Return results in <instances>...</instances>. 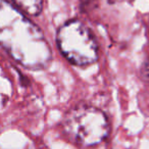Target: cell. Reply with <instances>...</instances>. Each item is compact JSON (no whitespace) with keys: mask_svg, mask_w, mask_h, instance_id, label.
Returning <instances> with one entry per match:
<instances>
[{"mask_svg":"<svg viewBox=\"0 0 149 149\" xmlns=\"http://www.w3.org/2000/svg\"><path fill=\"white\" fill-rule=\"evenodd\" d=\"M141 78L149 83V59L146 60L141 66Z\"/></svg>","mask_w":149,"mask_h":149,"instance_id":"5","label":"cell"},{"mask_svg":"<svg viewBox=\"0 0 149 149\" xmlns=\"http://www.w3.org/2000/svg\"><path fill=\"white\" fill-rule=\"evenodd\" d=\"M63 129L70 140L81 146L99 144L109 131L107 118L101 110L88 105L72 108L66 113Z\"/></svg>","mask_w":149,"mask_h":149,"instance_id":"2","label":"cell"},{"mask_svg":"<svg viewBox=\"0 0 149 149\" xmlns=\"http://www.w3.org/2000/svg\"><path fill=\"white\" fill-rule=\"evenodd\" d=\"M61 53L76 65H89L97 60L98 48L91 31L80 21H70L57 32Z\"/></svg>","mask_w":149,"mask_h":149,"instance_id":"3","label":"cell"},{"mask_svg":"<svg viewBox=\"0 0 149 149\" xmlns=\"http://www.w3.org/2000/svg\"><path fill=\"white\" fill-rule=\"evenodd\" d=\"M0 47L31 70L44 68L52 56L39 27L6 0H0Z\"/></svg>","mask_w":149,"mask_h":149,"instance_id":"1","label":"cell"},{"mask_svg":"<svg viewBox=\"0 0 149 149\" xmlns=\"http://www.w3.org/2000/svg\"><path fill=\"white\" fill-rule=\"evenodd\" d=\"M11 3L29 15H38L43 8V0H11Z\"/></svg>","mask_w":149,"mask_h":149,"instance_id":"4","label":"cell"}]
</instances>
